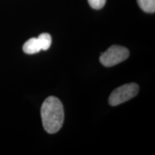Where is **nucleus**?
<instances>
[{
    "label": "nucleus",
    "mask_w": 155,
    "mask_h": 155,
    "mask_svg": "<svg viewBox=\"0 0 155 155\" xmlns=\"http://www.w3.org/2000/svg\"><path fill=\"white\" fill-rule=\"evenodd\" d=\"M89 5L93 9H100L105 5L106 0H88Z\"/></svg>",
    "instance_id": "obj_7"
},
{
    "label": "nucleus",
    "mask_w": 155,
    "mask_h": 155,
    "mask_svg": "<svg viewBox=\"0 0 155 155\" xmlns=\"http://www.w3.org/2000/svg\"><path fill=\"white\" fill-rule=\"evenodd\" d=\"M41 117L45 130L55 134L61 129L64 121V109L61 101L55 96H50L43 102Z\"/></svg>",
    "instance_id": "obj_1"
},
{
    "label": "nucleus",
    "mask_w": 155,
    "mask_h": 155,
    "mask_svg": "<svg viewBox=\"0 0 155 155\" xmlns=\"http://www.w3.org/2000/svg\"><path fill=\"white\" fill-rule=\"evenodd\" d=\"M137 2L143 11L148 13L155 12V0H137Z\"/></svg>",
    "instance_id": "obj_5"
},
{
    "label": "nucleus",
    "mask_w": 155,
    "mask_h": 155,
    "mask_svg": "<svg viewBox=\"0 0 155 155\" xmlns=\"http://www.w3.org/2000/svg\"><path fill=\"white\" fill-rule=\"evenodd\" d=\"M139 87L137 83H131L119 87L110 95L108 103L115 106L131 99L138 94Z\"/></svg>",
    "instance_id": "obj_2"
},
{
    "label": "nucleus",
    "mask_w": 155,
    "mask_h": 155,
    "mask_svg": "<svg viewBox=\"0 0 155 155\" xmlns=\"http://www.w3.org/2000/svg\"><path fill=\"white\" fill-rule=\"evenodd\" d=\"M40 50H42L38 38H30L28 41L25 42L23 45V51L28 55L38 53Z\"/></svg>",
    "instance_id": "obj_4"
},
{
    "label": "nucleus",
    "mask_w": 155,
    "mask_h": 155,
    "mask_svg": "<svg viewBox=\"0 0 155 155\" xmlns=\"http://www.w3.org/2000/svg\"><path fill=\"white\" fill-rule=\"evenodd\" d=\"M38 39L42 50H47L49 49L52 42V38L50 35L48 33H42L39 35Z\"/></svg>",
    "instance_id": "obj_6"
},
{
    "label": "nucleus",
    "mask_w": 155,
    "mask_h": 155,
    "mask_svg": "<svg viewBox=\"0 0 155 155\" xmlns=\"http://www.w3.org/2000/svg\"><path fill=\"white\" fill-rule=\"evenodd\" d=\"M129 52L126 48L113 45L101 55L100 62L106 67H111L127 60Z\"/></svg>",
    "instance_id": "obj_3"
}]
</instances>
